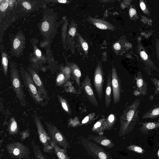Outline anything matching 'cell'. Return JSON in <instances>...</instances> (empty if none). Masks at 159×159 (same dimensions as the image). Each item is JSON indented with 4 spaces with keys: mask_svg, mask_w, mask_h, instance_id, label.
Instances as JSON below:
<instances>
[{
    "mask_svg": "<svg viewBox=\"0 0 159 159\" xmlns=\"http://www.w3.org/2000/svg\"><path fill=\"white\" fill-rule=\"evenodd\" d=\"M111 82L113 102L115 105L120 100L122 89L121 80L114 66L112 68Z\"/></svg>",
    "mask_w": 159,
    "mask_h": 159,
    "instance_id": "cell-13",
    "label": "cell"
},
{
    "mask_svg": "<svg viewBox=\"0 0 159 159\" xmlns=\"http://www.w3.org/2000/svg\"><path fill=\"white\" fill-rule=\"evenodd\" d=\"M129 15L131 20H135L139 18V16L134 6L131 5L129 10Z\"/></svg>",
    "mask_w": 159,
    "mask_h": 159,
    "instance_id": "cell-34",
    "label": "cell"
},
{
    "mask_svg": "<svg viewBox=\"0 0 159 159\" xmlns=\"http://www.w3.org/2000/svg\"><path fill=\"white\" fill-rule=\"evenodd\" d=\"M52 41H41L39 43V46L41 48H45L46 49V54L51 52L50 47Z\"/></svg>",
    "mask_w": 159,
    "mask_h": 159,
    "instance_id": "cell-38",
    "label": "cell"
},
{
    "mask_svg": "<svg viewBox=\"0 0 159 159\" xmlns=\"http://www.w3.org/2000/svg\"><path fill=\"white\" fill-rule=\"evenodd\" d=\"M155 42L156 53L157 57L159 61V40L157 38L155 39Z\"/></svg>",
    "mask_w": 159,
    "mask_h": 159,
    "instance_id": "cell-43",
    "label": "cell"
},
{
    "mask_svg": "<svg viewBox=\"0 0 159 159\" xmlns=\"http://www.w3.org/2000/svg\"><path fill=\"white\" fill-rule=\"evenodd\" d=\"M48 2L60 3H66L68 2L66 0H46Z\"/></svg>",
    "mask_w": 159,
    "mask_h": 159,
    "instance_id": "cell-44",
    "label": "cell"
},
{
    "mask_svg": "<svg viewBox=\"0 0 159 159\" xmlns=\"http://www.w3.org/2000/svg\"><path fill=\"white\" fill-rule=\"evenodd\" d=\"M150 80L154 86V94H159V79L155 77H151Z\"/></svg>",
    "mask_w": 159,
    "mask_h": 159,
    "instance_id": "cell-40",
    "label": "cell"
},
{
    "mask_svg": "<svg viewBox=\"0 0 159 159\" xmlns=\"http://www.w3.org/2000/svg\"><path fill=\"white\" fill-rule=\"evenodd\" d=\"M46 0H20L17 1L16 11L21 17L25 16L40 8L45 7Z\"/></svg>",
    "mask_w": 159,
    "mask_h": 159,
    "instance_id": "cell-5",
    "label": "cell"
},
{
    "mask_svg": "<svg viewBox=\"0 0 159 159\" xmlns=\"http://www.w3.org/2000/svg\"><path fill=\"white\" fill-rule=\"evenodd\" d=\"M61 71L64 74L66 78L69 77L71 72V68L66 66L64 67H62L61 68Z\"/></svg>",
    "mask_w": 159,
    "mask_h": 159,
    "instance_id": "cell-41",
    "label": "cell"
},
{
    "mask_svg": "<svg viewBox=\"0 0 159 159\" xmlns=\"http://www.w3.org/2000/svg\"><path fill=\"white\" fill-rule=\"evenodd\" d=\"M93 81L94 88L99 99L101 100L103 95L104 82L103 71L100 64L96 66L93 75Z\"/></svg>",
    "mask_w": 159,
    "mask_h": 159,
    "instance_id": "cell-14",
    "label": "cell"
},
{
    "mask_svg": "<svg viewBox=\"0 0 159 159\" xmlns=\"http://www.w3.org/2000/svg\"><path fill=\"white\" fill-rule=\"evenodd\" d=\"M34 122L36 127L40 142L43 146V151L48 153L53 150L52 141L42 125L40 119L36 115L34 116Z\"/></svg>",
    "mask_w": 159,
    "mask_h": 159,
    "instance_id": "cell-9",
    "label": "cell"
},
{
    "mask_svg": "<svg viewBox=\"0 0 159 159\" xmlns=\"http://www.w3.org/2000/svg\"><path fill=\"white\" fill-rule=\"evenodd\" d=\"M81 87L88 101L92 104L97 107L98 102L94 92L91 80L87 75L81 83Z\"/></svg>",
    "mask_w": 159,
    "mask_h": 159,
    "instance_id": "cell-15",
    "label": "cell"
},
{
    "mask_svg": "<svg viewBox=\"0 0 159 159\" xmlns=\"http://www.w3.org/2000/svg\"><path fill=\"white\" fill-rule=\"evenodd\" d=\"M157 121L158 122H159V119H158Z\"/></svg>",
    "mask_w": 159,
    "mask_h": 159,
    "instance_id": "cell-48",
    "label": "cell"
},
{
    "mask_svg": "<svg viewBox=\"0 0 159 159\" xmlns=\"http://www.w3.org/2000/svg\"><path fill=\"white\" fill-rule=\"evenodd\" d=\"M158 145L159 147V141L158 142ZM157 156H158V159H159V149L158 150V152H157Z\"/></svg>",
    "mask_w": 159,
    "mask_h": 159,
    "instance_id": "cell-47",
    "label": "cell"
},
{
    "mask_svg": "<svg viewBox=\"0 0 159 159\" xmlns=\"http://www.w3.org/2000/svg\"><path fill=\"white\" fill-rule=\"evenodd\" d=\"M20 74L24 85L26 88L29 95L36 103L42 105L43 98L35 86L29 73L23 66H21Z\"/></svg>",
    "mask_w": 159,
    "mask_h": 159,
    "instance_id": "cell-6",
    "label": "cell"
},
{
    "mask_svg": "<svg viewBox=\"0 0 159 159\" xmlns=\"http://www.w3.org/2000/svg\"><path fill=\"white\" fill-rule=\"evenodd\" d=\"M81 143L88 154L96 159H112L108 152L97 143L83 137H81Z\"/></svg>",
    "mask_w": 159,
    "mask_h": 159,
    "instance_id": "cell-7",
    "label": "cell"
},
{
    "mask_svg": "<svg viewBox=\"0 0 159 159\" xmlns=\"http://www.w3.org/2000/svg\"><path fill=\"white\" fill-rule=\"evenodd\" d=\"M66 77L62 71L60 72L57 75L56 80V84L57 86L62 85L66 80Z\"/></svg>",
    "mask_w": 159,
    "mask_h": 159,
    "instance_id": "cell-32",
    "label": "cell"
},
{
    "mask_svg": "<svg viewBox=\"0 0 159 159\" xmlns=\"http://www.w3.org/2000/svg\"><path fill=\"white\" fill-rule=\"evenodd\" d=\"M116 120V117L114 114H111L106 119L105 122V130H110Z\"/></svg>",
    "mask_w": 159,
    "mask_h": 159,
    "instance_id": "cell-29",
    "label": "cell"
},
{
    "mask_svg": "<svg viewBox=\"0 0 159 159\" xmlns=\"http://www.w3.org/2000/svg\"><path fill=\"white\" fill-rule=\"evenodd\" d=\"M96 113L95 112L91 113L87 115L82 120L80 125V126L84 125L87 124L91 122L95 117Z\"/></svg>",
    "mask_w": 159,
    "mask_h": 159,
    "instance_id": "cell-39",
    "label": "cell"
},
{
    "mask_svg": "<svg viewBox=\"0 0 159 159\" xmlns=\"http://www.w3.org/2000/svg\"><path fill=\"white\" fill-rule=\"evenodd\" d=\"M10 52L12 55L16 57H19L22 54L26 43L25 35L23 32L19 31L10 39Z\"/></svg>",
    "mask_w": 159,
    "mask_h": 159,
    "instance_id": "cell-11",
    "label": "cell"
},
{
    "mask_svg": "<svg viewBox=\"0 0 159 159\" xmlns=\"http://www.w3.org/2000/svg\"><path fill=\"white\" fill-rule=\"evenodd\" d=\"M136 81L137 90L139 94L143 96L146 95L147 93L148 84L140 72H138Z\"/></svg>",
    "mask_w": 159,
    "mask_h": 159,
    "instance_id": "cell-19",
    "label": "cell"
},
{
    "mask_svg": "<svg viewBox=\"0 0 159 159\" xmlns=\"http://www.w3.org/2000/svg\"><path fill=\"white\" fill-rule=\"evenodd\" d=\"M127 149L130 151L136 152L139 153L143 154L145 151L143 148L137 145H130L127 147Z\"/></svg>",
    "mask_w": 159,
    "mask_h": 159,
    "instance_id": "cell-36",
    "label": "cell"
},
{
    "mask_svg": "<svg viewBox=\"0 0 159 159\" xmlns=\"http://www.w3.org/2000/svg\"><path fill=\"white\" fill-rule=\"evenodd\" d=\"M19 126L16 119L13 117L11 118L8 125V131L10 135H15L18 132Z\"/></svg>",
    "mask_w": 159,
    "mask_h": 159,
    "instance_id": "cell-27",
    "label": "cell"
},
{
    "mask_svg": "<svg viewBox=\"0 0 159 159\" xmlns=\"http://www.w3.org/2000/svg\"><path fill=\"white\" fill-rule=\"evenodd\" d=\"M17 0H0V43L3 41L5 31L17 20L18 15L16 11Z\"/></svg>",
    "mask_w": 159,
    "mask_h": 159,
    "instance_id": "cell-2",
    "label": "cell"
},
{
    "mask_svg": "<svg viewBox=\"0 0 159 159\" xmlns=\"http://www.w3.org/2000/svg\"><path fill=\"white\" fill-rule=\"evenodd\" d=\"M89 140L101 146L108 148L114 146L112 141L106 136L102 135H89L87 137Z\"/></svg>",
    "mask_w": 159,
    "mask_h": 159,
    "instance_id": "cell-18",
    "label": "cell"
},
{
    "mask_svg": "<svg viewBox=\"0 0 159 159\" xmlns=\"http://www.w3.org/2000/svg\"><path fill=\"white\" fill-rule=\"evenodd\" d=\"M33 148L35 159H47L38 145L33 144Z\"/></svg>",
    "mask_w": 159,
    "mask_h": 159,
    "instance_id": "cell-31",
    "label": "cell"
},
{
    "mask_svg": "<svg viewBox=\"0 0 159 159\" xmlns=\"http://www.w3.org/2000/svg\"><path fill=\"white\" fill-rule=\"evenodd\" d=\"M76 32V29L74 27H71L69 29L68 33L72 37H74L75 35Z\"/></svg>",
    "mask_w": 159,
    "mask_h": 159,
    "instance_id": "cell-45",
    "label": "cell"
},
{
    "mask_svg": "<svg viewBox=\"0 0 159 159\" xmlns=\"http://www.w3.org/2000/svg\"><path fill=\"white\" fill-rule=\"evenodd\" d=\"M30 41L33 46V53L34 56L42 63L47 61L46 57L43 55L41 51L38 47V40L35 38H33L31 39Z\"/></svg>",
    "mask_w": 159,
    "mask_h": 159,
    "instance_id": "cell-22",
    "label": "cell"
},
{
    "mask_svg": "<svg viewBox=\"0 0 159 159\" xmlns=\"http://www.w3.org/2000/svg\"><path fill=\"white\" fill-rule=\"evenodd\" d=\"M10 78L12 88L21 105L25 107L26 106L25 95L19 71L15 63L10 61Z\"/></svg>",
    "mask_w": 159,
    "mask_h": 159,
    "instance_id": "cell-4",
    "label": "cell"
},
{
    "mask_svg": "<svg viewBox=\"0 0 159 159\" xmlns=\"http://www.w3.org/2000/svg\"><path fill=\"white\" fill-rule=\"evenodd\" d=\"M106 119L105 117H103L96 122L91 129L92 132L96 133L98 135H102L105 130Z\"/></svg>",
    "mask_w": 159,
    "mask_h": 159,
    "instance_id": "cell-23",
    "label": "cell"
},
{
    "mask_svg": "<svg viewBox=\"0 0 159 159\" xmlns=\"http://www.w3.org/2000/svg\"><path fill=\"white\" fill-rule=\"evenodd\" d=\"M138 124L141 125L139 130L144 134H147L149 131L159 128V122L157 121L139 122Z\"/></svg>",
    "mask_w": 159,
    "mask_h": 159,
    "instance_id": "cell-21",
    "label": "cell"
},
{
    "mask_svg": "<svg viewBox=\"0 0 159 159\" xmlns=\"http://www.w3.org/2000/svg\"><path fill=\"white\" fill-rule=\"evenodd\" d=\"M53 151L59 159H70L66 152V149L61 147L52 142Z\"/></svg>",
    "mask_w": 159,
    "mask_h": 159,
    "instance_id": "cell-26",
    "label": "cell"
},
{
    "mask_svg": "<svg viewBox=\"0 0 159 159\" xmlns=\"http://www.w3.org/2000/svg\"><path fill=\"white\" fill-rule=\"evenodd\" d=\"M140 104V100L136 98L124 110L120 119V136L127 134L133 130L137 123Z\"/></svg>",
    "mask_w": 159,
    "mask_h": 159,
    "instance_id": "cell-3",
    "label": "cell"
},
{
    "mask_svg": "<svg viewBox=\"0 0 159 159\" xmlns=\"http://www.w3.org/2000/svg\"><path fill=\"white\" fill-rule=\"evenodd\" d=\"M20 135L21 139H25L29 137L30 135L29 129H27L20 132Z\"/></svg>",
    "mask_w": 159,
    "mask_h": 159,
    "instance_id": "cell-42",
    "label": "cell"
},
{
    "mask_svg": "<svg viewBox=\"0 0 159 159\" xmlns=\"http://www.w3.org/2000/svg\"><path fill=\"white\" fill-rule=\"evenodd\" d=\"M27 71L30 74L36 87L38 90L41 97L46 100H48V95L45 88L35 70L32 67L28 66Z\"/></svg>",
    "mask_w": 159,
    "mask_h": 159,
    "instance_id": "cell-16",
    "label": "cell"
},
{
    "mask_svg": "<svg viewBox=\"0 0 159 159\" xmlns=\"http://www.w3.org/2000/svg\"><path fill=\"white\" fill-rule=\"evenodd\" d=\"M70 68L72 75L75 80L76 84L79 88H80V78L81 73L78 66L74 63L71 64Z\"/></svg>",
    "mask_w": 159,
    "mask_h": 159,
    "instance_id": "cell-25",
    "label": "cell"
},
{
    "mask_svg": "<svg viewBox=\"0 0 159 159\" xmlns=\"http://www.w3.org/2000/svg\"><path fill=\"white\" fill-rule=\"evenodd\" d=\"M29 60L30 62L35 66L39 67L42 63L34 56L33 52L30 53Z\"/></svg>",
    "mask_w": 159,
    "mask_h": 159,
    "instance_id": "cell-37",
    "label": "cell"
},
{
    "mask_svg": "<svg viewBox=\"0 0 159 159\" xmlns=\"http://www.w3.org/2000/svg\"><path fill=\"white\" fill-rule=\"evenodd\" d=\"M87 20L89 23L100 29L114 31L116 29L111 24L102 19L89 16L87 18Z\"/></svg>",
    "mask_w": 159,
    "mask_h": 159,
    "instance_id": "cell-17",
    "label": "cell"
},
{
    "mask_svg": "<svg viewBox=\"0 0 159 159\" xmlns=\"http://www.w3.org/2000/svg\"><path fill=\"white\" fill-rule=\"evenodd\" d=\"M159 117V105L154 106L149 110L144 113L142 119H154Z\"/></svg>",
    "mask_w": 159,
    "mask_h": 159,
    "instance_id": "cell-24",
    "label": "cell"
},
{
    "mask_svg": "<svg viewBox=\"0 0 159 159\" xmlns=\"http://www.w3.org/2000/svg\"><path fill=\"white\" fill-rule=\"evenodd\" d=\"M6 148L8 152L16 158L25 159L29 156V149L20 142H16L8 143L6 145Z\"/></svg>",
    "mask_w": 159,
    "mask_h": 159,
    "instance_id": "cell-12",
    "label": "cell"
},
{
    "mask_svg": "<svg viewBox=\"0 0 159 159\" xmlns=\"http://www.w3.org/2000/svg\"><path fill=\"white\" fill-rule=\"evenodd\" d=\"M111 74L109 72L107 77L105 93V102L106 107H109L111 102Z\"/></svg>",
    "mask_w": 159,
    "mask_h": 159,
    "instance_id": "cell-20",
    "label": "cell"
},
{
    "mask_svg": "<svg viewBox=\"0 0 159 159\" xmlns=\"http://www.w3.org/2000/svg\"><path fill=\"white\" fill-rule=\"evenodd\" d=\"M113 47L115 50H119L120 49L121 46L120 43H116L114 44Z\"/></svg>",
    "mask_w": 159,
    "mask_h": 159,
    "instance_id": "cell-46",
    "label": "cell"
},
{
    "mask_svg": "<svg viewBox=\"0 0 159 159\" xmlns=\"http://www.w3.org/2000/svg\"><path fill=\"white\" fill-rule=\"evenodd\" d=\"M140 7L143 12L148 16H150L151 15L149 8L143 0H140L139 2Z\"/></svg>",
    "mask_w": 159,
    "mask_h": 159,
    "instance_id": "cell-33",
    "label": "cell"
},
{
    "mask_svg": "<svg viewBox=\"0 0 159 159\" xmlns=\"http://www.w3.org/2000/svg\"><path fill=\"white\" fill-rule=\"evenodd\" d=\"M77 34L80 44L85 54H87L89 48L88 44L79 34Z\"/></svg>",
    "mask_w": 159,
    "mask_h": 159,
    "instance_id": "cell-35",
    "label": "cell"
},
{
    "mask_svg": "<svg viewBox=\"0 0 159 159\" xmlns=\"http://www.w3.org/2000/svg\"><path fill=\"white\" fill-rule=\"evenodd\" d=\"M138 44L136 47L137 52L143 63L145 70L148 75H151L152 71H157L159 73V69L155 66L145 48L143 45L140 36L137 38Z\"/></svg>",
    "mask_w": 159,
    "mask_h": 159,
    "instance_id": "cell-8",
    "label": "cell"
},
{
    "mask_svg": "<svg viewBox=\"0 0 159 159\" xmlns=\"http://www.w3.org/2000/svg\"><path fill=\"white\" fill-rule=\"evenodd\" d=\"M57 98L63 110L70 116L72 114V111L67 101L59 95H57Z\"/></svg>",
    "mask_w": 159,
    "mask_h": 159,
    "instance_id": "cell-30",
    "label": "cell"
},
{
    "mask_svg": "<svg viewBox=\"0 0 159 159\" xmlns=\"http://www.w3.org/2000/svg\"><path fill=\"white\" fill-rule=\"evenodd\" d=\"M45 123L52 142L65 149L70 148L66 138L60 130L50 123Z\"/></svg>",
    "mask_w": 159,
    "mask_h": 159,
    "instance_id": "cell-10",
    "label": "cell"
},
{
    "mask_svg": "<svg viewBox=\"0 0 159 159\" xmlns=\"http://www.w3.org/2000/svg\"><path fill=\"white\" fill-rule=\"evenodd\" d=\"M60 25L56 14L52 9L46 6L42 18L38 24L43 40L52 41L57 33Z\"/></svg>",
    "mask_w": 159,
    "mask_h": 159,
    "instance_id": "cell-1",
    "label": "cell"
},
{
    "mask_svg": "<svg viewBox=\"0 0 159 159\" xmlns=\"http://www.w3.org/2000/svg\"><path fill=\"white\" fill-rule=\"evenodd\" d=\"M8 55L6 50L3 51L2 54V65L4 76L7 77L8 68Z\"/></svg>",
    "mask_w": 159,
    "mask_h": 159,
    "instance_id": "cell-28",
    "label": "cell"
}]
</instances>
